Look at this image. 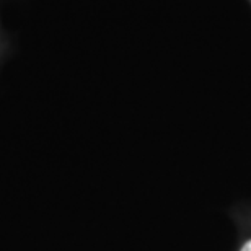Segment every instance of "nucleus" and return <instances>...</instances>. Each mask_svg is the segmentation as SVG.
Here are the masks:
<instances>
[{
  "instance_id": "obj_1",
  "label": "nucleus",
  "mask_w": 251,
  "mask_h": 251,
  "mask_svg": "<svg viewBox=\"0 0 251 251\" xmlns=\"http://www.w3.org/2000/svg\"><path fill=\"white\" fill-rule=\"evenodd\" d=\"M240 251H251V240H250V242L245 243L243 247H242V250H240Z\"/></svg>"
}]
</instances>
